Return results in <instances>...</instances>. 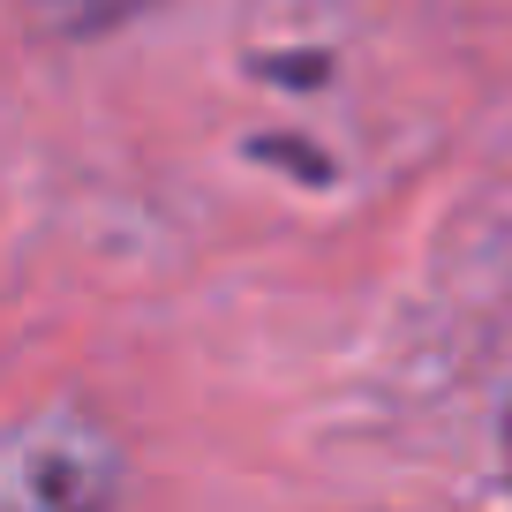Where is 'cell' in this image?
<instances>
[{
  "label": "cell",
  "instance_id": "cell-1",
  "mask_svg": "<svg viewBox=\"0 0 512 512\" xmlns=\"http://www.w3.org/2000/svg\"><path fill=\"white\" fill-rule=\"evenodd\" d=\"M53 8H61V23H68V31H106V23L136 16L144 0H53Z\"/></svg>",
  "mask_w": 512,
  "mask_h": 512
},
{
  "label": "cell",
  "instance_id": "cell-2",
  "mask_svg": "<svg viewBox=\"0 0 512 512\" xmlns=\"http://www.w3.org/2000/svg\"><path fill=\"white\" fill-rule=\"evenodd\" d=\"M256 159L294 166V174H309V181H332V166H324V159H309V144H294V136H256Z\"/></svg>",
  "mask_w": 512,
  "mask_h": 512
},
{
  "label": "cell",
  "instance_id": "cell-3",
  "mask_svg": "<svg viewBox=\"0 0 512 512\" xmlns=\"http://www.w3.org/2000/svg\"><path fill=\"white\" fill-rule=\"evenodd\" d=\"M264 68H272V76H287V83H317V76H324L317 53H302V61H264Z\"/></svg>",
  "mask_w": 512,
  "mask_h": 512
}]
</instances>
